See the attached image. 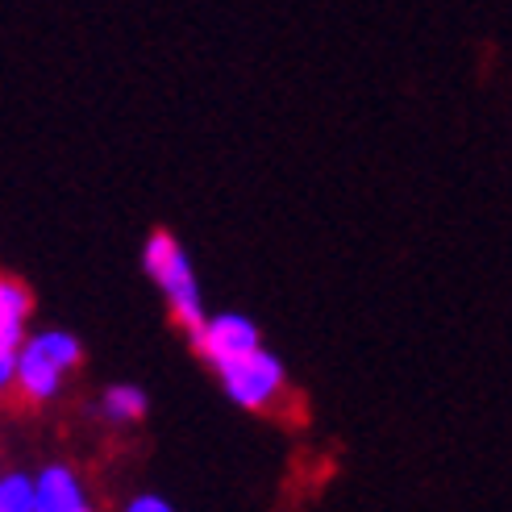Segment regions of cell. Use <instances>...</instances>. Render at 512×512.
<instances>
[{"label": "cell", "instance_id": "obj_7", "mask_svg": "<svg viewBox=\"0 0 512 512\" xmlns=\"http://www.w3.org/2000/svg\"><path fill=\"white\" fill-rule=\"evenodd\" d=\"M0 512H38V479L25 475L0 479Z\"/></svg>", "mask_w": 512, "mask_h": 512}, {"label": "cell", "instance_id": "obj_4", "mask_svg": "<svg viewBox=\"0 0 512 512\" xmlns=\"http://www.w3.org/2000/svg\"><path fill=\"white\" fill-rule=\"evenodd\" d=\"M34 309V296L21 279L5 275L0 279V383H13L17 375V354L25 346V321H30Z\"/></svg>", "mask_w": 512, "mask_h": 512}, {"label": "cell", "instance_id": "obj_9", "mask_svg": "<svg viewBox=\"0 0 512 512\" xmlns=\"http://www.w3.org/2000/svg\"><path fill=\"white\" fill-rule=\"evenodd\" d=\"M125 512H175V508L167 500H159V496H138V500L125 504Z\"/></svg>", "mask_w": 512, "mask_h": 512}, {"label": "cell", "instance_id": "obj_1", "mask_svg": "<svg viewBox=\"0 0 512 512\" xmlns=\"http://www.w3.org/2000/svg\"><path fill=\"white\" fill-rule=\"evenodd\" d=\"M142 267L146 275L159 284V292L167 296L175 321L188 329V334H196V329L209 321V313H204V300H200V284L192 275V263H188V250L179 246L167 229H155V234L146 238L142 246Z\"/></svg>", "mask_w": 512, "mask_h": 512}, {"label": "cell", "instance_id": "obj_6", "mask_svg": "<svg viewBox=\"0 0 512 512\" xmlns=\"http://www.w3.org/2000/svg\"><path fill=\"white\" fill-rule=\"evenodd\" d=\"M88 508L84 488H80V475L71 467H46L38 475V512H80Z\"/></svg>", "mask_w": 512, "mask_h": 512}, {"label": "cell", "instance_id": "obj_10", "mask_svg": "<svg viewBox=\"0 0 512 512\" xmlns=\"http://www.w3.org/2000/svg\"><path fill=\"white\" fill-rule=\"evenodd\" d=\"M80 512H92V508H80Z\"/></svg>", "mask_w": 512, "mask_h": 512}, {"label": "cell", "instance_id": "obj_3", "mask_svg": "<svg viewBox=\"0 0 512 512\" xmlns=\"http://www.w3.org/2000/svg\"><path fill=\"white\" fill-rule=\"evenodd\" d=\"M192 346H196V354L204 358V363L217 371L225 363H234V358L259 350L263 342H259V329H254L250 317H242V313H217V317H209L192 334Z\"/></svg>", "mask_w": 512, "mask_h": 512}, {"label": "cell", "instance_id": "obj_8", "mask_svg": "<svg viewBox=\"0 0 512 512\" xmlns=\"http://www.w3.org/2000/svg\"><path fill=\"white\" fill-rule=\"evenodd\" d=\"M105 413L113 421H138V417H146V392L134 388V383H117V388L105 392Z\"/></svg>", "mask_w": 512, "mask_h": 512}, {"label": "cell", "instance_id": "obj_2", "mask_svg": "<svg viewBox=\"0 0 512 512\" xmlns=\"http://www.w3.org/2000/svg\"><path fill=\"white\" fill-rule=\"evenodd\" d=\"M217 379L225 396L242 404V408H254V413H263V408L275 404V396L284 392V363L271 354V350H250L242 358H234V363L217 367Z\"/></svg>", "mask_w": 512, "mask_h": 512}, {"label": "cell", "instance_id": "obj_5", "mask_svg": "<svg viewBox=\"0 0 512 512\" xmlns=\"http://www.w3.org/2000/svg\"><path fill=\"white\" fill-rule=\"evenodd\" d=\"M63 375H67V367H63L59 358L42 346V338H30V342L21 346L13 383H17V392H21L25 400H30V404H46V400H55Z\"/></svg>", "mask_w": 512, "mask_h": 512}]
</instances>
